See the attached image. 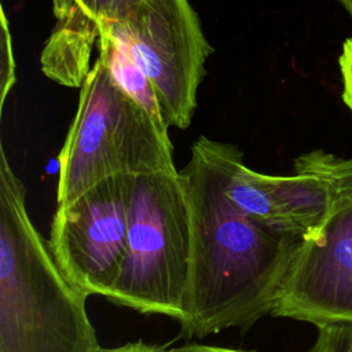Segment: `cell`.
Wrapping results in <instances>:
<instances>
[{
    "mask_svg": "<svg viewBox=\"0 0 352 352\" xmlns=\"http://www.w3.org/2000/svg\"><path fill=\"white\" fill-rule=\"evenodd\" d=\"M271 314L318 329L352 324V205L300 242Z\"/></svg>",
    "mask_w": 352,
    "mask_h": 352,
    "instance_id": "cell-8",
    "label": "cell"
},
{
    "mask_svg": "<svg viewBox=\"0 0 352 352\" xmlns=\"http://www.w3.org/2000/svg\"><path fill=\"white\" fill-rule=\"evenodd\" d=\"M139 0H52L55 26L99 38L100 25L124 21Z\"/></svg>",
    "mask_w": 352,
    "mask_h": 352,
    "instance_id": "cell-10",
    "label": "cell"
},
{
    "mask_svg": "<svg viewBox=\"0 0 352 352\" xmlns=\"http://www.w3.org/2000/svg\"><path fill=\"white\" fill-rule=\"evenodd\" d=\"M191 257V208L182 173L172 169L132 176L126 253L106 298L180 322Z\"/></svg>",
    "mask_w": 352,
    "mask_h": 352,
    "instance_id": "cell-3",
    "label": "cell"
},
{
    "mask_svg": "<svg viewBox=\"0 0 352 352\" xmlns=\"http://www.w3.org/2000/svg\"><path fill=\"white\" fill-rule=\"evenodd\" d=\"M236 146L201 136L180 172L191 208L192 257L182 333L248 329L271 314L302 239L268 230L228 195Z\"/></svg>",
    "mask_w": 352,
    "mask_h": 352,
    "instance_id": "cell-1",
    "label": "cell"
},
{
    "mask_svg": "<svg viewBox=\"0 0 352 352\" xmlns=\"http://www.w3.org/2000/svg\"><path fill=\"white\" fill-rule=\"evenodd\" d=\"M100 352H175V349H169L162 345L136 341V342H128L114 348H102Z\"/></svg>",
    "mask_w": 352,
    "mask_h": 352,
    "instance_id": "cell-13",
    "label": "cell"
},
{
    "mask_svg": "<svg viewBox=\"0 0 352 352\" xmlns=\"http://www.w3.org/2000/svg\"><path fill=\"white\" fill-rule=\"evenodd\" d=\"M175 352H254V351H241L226 346L216 345H204V344H187L180 348H176Z\"/></svg>",
    "mask_w": 352,
    "mask_h": 352,
    "instance_id": "cell-14",
    "label": "cell"
},
{
    "mask_svg": "<svg viewBox=\"0 0 352 352\" xmlns=\"http://www.w3.org/2000/svg\"><path fill=\"white\" fill-rule=\"evenodd\" d=\"M342 3V6L346 8V11L352 15V0H340Z\"/></svg>",
    "mask_w": 352,
    "mask_h": 352,
    "instance_id": "cell-15",
    "label": "cell"
},
{
    "mask_svg": "<svg viewBox=\"0 0 352 352\" xmlns=\"http://www.w3.org/2000/svg\"><path fill=\"white\" fill-rule=\"evenodd\" d=\"M150 80L168 126L186 129L212 54L188 0H139L121 22L102 23Z\"/></svg>",
    "mask_w": 352,
    "mask_h": 352,
    "instance_id": "cell-5",
    "label": "cell"
},
{
    "mask_svg": "<svg viewBox=\"0 0 352 352\" xmlns=\"http://www.w3.org/2000/svg\"><path fill=\"white\" fill-rule=\"evenodd\" d=\"M87 294L60 271L0 147V352H100Z\"/></svg>",
    "mask_w": 352,
    "mask_h": 352,
    "instance_id": "cell-2",
    "label": "cell"
},
{
    "mask_svg": "<svg viewBox=\"0 0 352 352\" xmlns=\"http://www.w3.org/2000/svg\"><path fill=\"white\" fill-rule=\"evenodd\" d=\"M340 69L342 76V99L352 110V37L342 45L340 55Z\"/></svg>",
    "mask_w": 352,
    "mask_h": 352,
    "instance_id": "cell-12",
    "label": "cell"
},
{
    "mask_svg": "<svg viewBox=\"0 0 352 352\" xmlns=\"http://www.w3.org/2000/svg\"><path fill=\"white\" fill-rule=\"evenodd\" d=\"M1 89H0V107H4L6 98L15 84V60L12 51V40L8 28V21L4 10L1 8Z\"/></svg>",
    "mask_w": 352,
    "mask_h": 352,
    "instance_id": "cell-11",
    "label": "cell"
},
{
    "mask_svg": "<svg viewBox=\"0 0 352 352\" xmlns=\"http://www.w3.org/2000/svg\"><path fill=\"white\" fill-rule=\"evenodd\" d=\"M293 166L292 176L260 173L243 164L236 148L227 192L246 214L268 230L312 239L337 212L352 205V158L314 150L297 157Z\"/></svg>",
    "mask_w": 352,
    "mask_h": 352,
    "instance_id": "cell-6",
    "label": "cell"
},
{
    "mask_svg": "<svg viewBox=\"0 0 352 352\" xmlns=\"http://www.w3.org/2000/svg\"><path fill=\"white\" fill-rule=\"evenodd\" d=\"M132 176L109 177L66 206H58L50 249L65 276L87 296L107 297L118 278L128 239Z\"/></svg>",
    "mask_w": 352,
    "mask_h": 352,
    "instance_id": "cell-7",
    "label": "cell"
},
{
    "mask_svg": "<svg viewBox=\"0 0 352 352\" xmlns=\"http://www.w3.org/2000/svg\"><path fill=\"white\" fill-rule=\"evenodd\" d=\"M98 45V56L104 62L114 82L150 116L160 131L168 133L169 126L162 117L154 88L147 76L104 29H100Z\"/></svg>",
    "mask_w": 352,
    "mask_h": 352,
    "instance_id": "cell-9",
    "label": "cell"
},
{
    "mask_svg": "<svg viewBox=\"0 0 352 352\" xmlns=\"http://www.w3.org/2000/svg\"><path fill=\"white\" fill-rule=\"evenodd\" d=\"M176 169L168 133L113 80L96 58L59 153L58 206L113 176Z\"/></svg>",
    "mask_w": 352,
    "mask_h": 352,
    "instance_id": "cell-4",
    "label": "cell"
}]
</instances>
